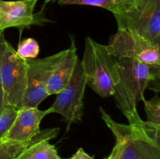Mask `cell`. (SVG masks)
I'll use <instances>...</instances> for the list:
<instances>
[{"instance_id":"obj_2","label":"cell","mask_w":160,"mask_h":159,"mask_svg":"<svg viewBox=\"0 0 160 159\" xmlns=\"http://www.w3.org/2000/svg\"><path fill=\"white\" fill-rule=\"evenodd\" d=\"M102 118L116 137L114 159H160V126L146 127L118 123L99 108Z\"/></svg>"},{"instance_id":"obj_18","label":"cell","mask_w":160,"mask_h":159,"mask_svg":"<svg viewBox=\"0 0 160 159\" xmlns=\"http://www.w3.org/2000/svg\"><path fill=\"white\" fill-rule=\"evenodd\" d=\"M6 40L5 39L4 35L0 37V66H1V60L2 57L3 51L5 49V45H6ZM5 108L4 98H3V91H2V78H1V69H0V114L2 112Z\"/></svg>"},{"instance_id":"obj_16","label":"cell","mask_w":160,"mask_h":159,"mask_svg":"<svg viewBox=\"0 0 160 159\" xmlns=\"http://www.w3.org/2000/svg\"><path fill=\"white\" fill-rule=\"evenodd\" d=\"M18 111V108L13 106H5L4 109L0 114V140L3 138L13 124Z\"/></svg>"},{"instance_id":"obj_22","label":"cell","mask_w":160,"mask_h":159,"mask_svg":"<svg viewBox=\"0 0 160 159\" xmlns=\"http://www.w3.org/2000/svg\"><path fill=\"white\" fill-rule=\"evenodd\" d=\"M3 33H4V31H2L1 30V28H0V37H2V36H3L4 35V34H3Z\"/></svg>"},{"instance_id":"obj_4","label":"cell","mask_w":160,"mask_h":159,"mask_svg":"<svg viewBox=\"0 0 160 159\" xmlns=\"http://www.w3.org/2000/svg\"><path fill=\"white\" fill-rule=\"evenodd\" d=\"M118 29L131 30L160 46V0H131L113 14Z\"/></svg>"},{"instance_id":"obj_6","label":"cell","mask_w":160,"mask_h":159,"mask_svg":"<svg viewBox=\"0 0 160 159\" xmlns=\"http://www.w3.org/2000/svg\"><path fill=\"white\" fill-rule=\"evenodd\" d=\"M117 59H130L148 65H160V46L131 30L118 29L106 45Z\"/></svg>"},{"instance_id":"obj_10","label":"cell","mask_w":160,"mask_h":159,"mask_svg":"<svg viewBox=\"0 0 160 159\" xmlns=\"http://www.w3.org/2000/svg\"><path fill=\"white\" fill-rule=\"evenodd\" d=\"M50 113L49 108L40 110L38 108H20L13 124L1 140L29 141L40 132L41 122L45 115Z\"/></svg>"},{"instance_id":"obj_7","label":"cell","mask_w":160,"mask_h":159,"mask_svg":"<svg viewBox=\"0 0 160 159\" xmlns=\"http://www.w3.org/2000/svg\"><path fill=\"white\" fill-rule=\"evenodd\" d=\"M86 86L85 74L81 61L78 59L70 82L57 94L56 101L49 108L51 113L62 115L67 125V131H69L73 123H80L82 119Z\"/></svg>"},{"instance_id":"obj_8","label":"cell","mask_w":160,"mask_h":159,"mask_svg":"<svg viewBox=\"0 0 160 159\" xmlns=\"http://www.w3.org/2000/svg\"><path fill=\"white\" fill-rule=\"evenodd\" d=\"M67 51L62 50L44 59H27V90L20 108H38L48 97L47 85L50 76Z\"/></svg>"},{"instance_id":"obj_14","label":"cell","mask_w":160,"mask_h":159,"mask_svg":"<svg viewBox=\"0 0 160 159\" xmlns=\"http://www.w3.org/2000/svg\"><path fill=\"white\" fill-rule=\"evenodd\" d=\"M131 0H58V4L64 5H85L103 8L112 13H118L125 9Z\"/></svg>"},{"instance_id":"obj_19","label":"cell","mask_w":160,"mask_h":159,"mask_svg":"<svg viewBox=\"0 0 160 159\" xmlns=\"http://www.w3.org/2000/svg\"><path fill=\"white\" fill-rule=\"evenodd\" d=\"M68 159H94V157L88 154L82 147H80L77 152Z\"/></svg>"},{"instance_id":"obj_17","label":"cell","mask_w":160,"mask_h":159,"mask_svg":"<svg viewBox=\"0 0 160 159\" xmlns=\"http://www.w3.org/2000/svg\"><path fill=\"white\" fill-rule=\"evenodd\" d=\"M39 51L40 48L37 41L29 37L20 41L18 45V48L16 51L23 59H36Z\"/></svg>"},{"instance_id":"obj_3","label":"cell","mask_w":160,"mask_h":159,"mask_svg":"<svg viewBox=\"0 0 160 159\" xmlns=\"http://www.w3.org/2000/svg\"><path fill=\"white\" fill-rule=\"evenodd\" d=\"M81 61L87 85L102 98L112 96L118 81L117 59L110 54L107 46L86 37Z\"/></svg>"},{"instance_id":"obj_20","label":"cell","mask_w":160,"mask_h":159,"mask_svg":"<svg viewBox=\"0 0 160 159\" xmlns=\"http://www.w3.org/2000/svg\"><path fill=\"white\" fill-rule=\"evenodd\" d=\"M58 0H45V2H44V6H43V8H45V6H46L47 4H48V3H54L56 2H57Z\"/></svg>"},{"instance_id":"obj_12","label":"cell","mask_w":160,"mask_h":159,"mask_svg":"<svg viewBox=\"0 0 160 159\" xmlns=\"http://www.w3.org/2000/svg\"><path fill=\"white\" fill-rule=\"evenodd\" d=\"M59 128H48L41 130L34 138L26 142H16L0 140V159H14L18 157L24 150L39 140L55 138L59 133Z\"/></svg>"},{"instance_id":"obj_5","label":"cell","mask_w":160,"mask_h":159,"mask_svg":"<svg viewBox=\"0 0 160 159\" xmlns=\"http://www.w3.org/2000/svg\"><path fill=\"white\" fill-rule=\"evenodd\" d=\"M0 69L5 106L20 108L27 90L28 64L7 41Z\"/></svg>"},{"instance_id":"obj_1","label":"cell","mask_w":160,"mask_h":159,"mask_svg":"<svg viewBox=\"0 0 160 159\" xmlns=\"http://www.w3.org/2000/svg\"><path fill=\"white\" fill-rule=\"evenodd\" d=\"M118 81L113 98L117 108L127 117L130 125L146 127L138 112V103L145 98V90L154 84L159 87L160 65H148L130 59H117Z\"/></svg>"},{"instance_id":"obj_21","label":"cell","mask_w":160,"mask_h":159,"mask_svg":"<svg viewBox=\"0 0 160 159\" xmlns=\"http://www.w3.org/2000/svg\"><path fill=\"white\" fill-rule=\"evenodd\" d=\"M103 159H113V157H112V154H110V155L108 156V157H104V158H103Z\"/></svg>"},{"instance_id":"obj_11","label":"cell","mask_w":160,"mask_h":159,"mask_svg":"<svg viewBox=\"0 0 160 159\" xmlns=\"http://www.w3.org/2000/svg\"><path fill=\"white\" fill-rule=\"evenodd\" d=\"M70 47L67 49L65 55L55 67L49 78L47 85L48 96L57 94L67 87L74 71L77 62L79 59L77 55V48L73 36H70Z\"/></svg>"},{"instance_id":"obj_15","label":"cell","mask_w":160,"mask_h":159,"mask_svg":"<svg viewBox=\"0 0 160 159\" xmlns=\"http://www.w3.org/2000/svg\"><path fill=\"white\" fill-rule=\"evenodd\" d=\"M145 104V111L146 113L148 123L156 126H160V98L159 93H156L151 100L142 99Z\"/></svg>"},{"instance_id":"obj_13","label":"cell","mask_w":160,"mask_h":159,"mask_svg":"<svg viewBox=\"0 0 160 159\" xmlns=\"http://www.w3.org/2000/svg\"><path fill=\"white\" fill-rule=\"evenodd\" d=\"M14 159H62L48 140H39L30 145Z\"/></svg>"},{"instance_id":"obj_9","label":"cell","mask_w":160,"mask_h":159,"mask_svg":"<svg viewBox=\"0 0 160 159\" xmlns=\"http://www.w3.org/2000/svg\"><path fill=\"white\" fill-rule=\"evenodd\" d=\"M38 0H0V28L2 31L9 27L20 31L33 24H42V13L34 14V8Z\"/></svg>"}]
</instances>
